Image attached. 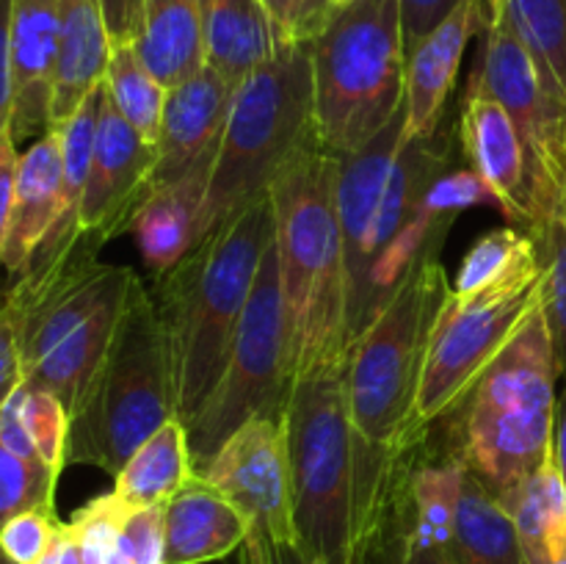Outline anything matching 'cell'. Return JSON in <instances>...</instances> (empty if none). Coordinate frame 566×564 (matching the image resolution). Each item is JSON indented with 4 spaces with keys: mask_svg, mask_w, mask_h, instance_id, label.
Instances as JSON below:
<instances>
[{
    "mask_svg": "<svg viewBox=\"0 0 566 564\" xmlns=\"http://www.w3.org/2000/svg\"><path fill=\"white\" fill-rule=\"evenodd\" d=\"M448 166L446 136L437 130L429 138H403V114L368 147L340 155L337 216L346 249L348 343L409 271L442 249L459 210L442 188Z\"/></svg>",
    "mask_w": 566,
    "mask_h": 564,
    "instance_id": "6da1fadb",
    "label": "cell"
},
{
    "mask_svg": "<svg viewBox=\"0 0 566 564\" xmlns=\"http://www.w3.org/2000/svg\"><path fill=\"white\" fill-rule=\"evenodd\" d=\"M448 288L440 252L426 254L346 348L343 385L354 429L357 540L365 562L390 503L396 459L418 440L415 398Z\"/></svg>",
    "mask_w": 566,
    "mask_h": 564,
    "instance_id": "7a4b0ae2",
    "label": "cell"
},
{
    "mask_svg": "<svg viewBox=\"0 0 566 564\" xmlns=\"http://www.w3.org/2000/svg\"><path fill=\"white\" fill-rule=\"evenodd\" d=\"M340 155L315 138L271 182L274 249L291 332L293 382L343 365L348 280L337 216Z\"/></svg>",
    "mask_w": 566,
    "mask_h": 564,
    "instance_id": "3957f363",
    "label": "cell"
},
{
    "mask_svg": "<svg viewBox=\"0 0 566 564\" xmlns=\"http://www.w3.org/2000/svg\"><path fill=\"white\" fill-rule=\"evenodd\" d=\"M274 241L271 197L210 230L158 274L155 304L169 343L177 418H193L219 385L265 249Z\"/></svg>",
    "mask_w": 566,
    "mask_h": 564,
    "instance_id": "277c9868",
    "label": "cell"
},
{
    "mask_svg": "<svg viewBox=\"0 0 566 564\" xmlns=\"http://www.w3.org/2000/svg\"><path fill=\"white\" fill-rule=\"evenodd\" d=\"M86 236L42 269H28L9 288L17 307L22 376L55 393L70 418L81 409L142 276L130 265L97 260Z\"/></svg>",
    "mask_w": 566,
    "mask_h": 564,
    "instance_id": "5b68a950",
    "label": "cell"
},
{
    "mask_svg": "<svg viewBox=\"0 0 566 564\" xmlns=\"http://www.w3.org/2000/svg\"><path fill=\"white\" fill-rule=\"evenodd\" d=\"M558 379L539 302L453 407V459L497 501L553 457Z\"/></svg>",
    "mask_w": 566,
    "mask_h": 564,
    "instance_id": "8992f818",
    "label": "cell"
},
{
    "mask_svg": "<svg viewBox=\"0 0 566 564\" xmlns=\"http://www.w3.org/2000/svg\"><path fill=\"white\" fill-rule=\"evenodd\" d=\"M315 136L329 153L368 147L407 100L398 0H340L310 42Z\"/></svg>",
    "mask_w": 566,
    "mask_h": 564,
    "instance_id": "52a82bcc",
    "label": "cell"
},
{
    "mask_svg": "<svg viewBox=\"0 0 566 564\" xmlns=\"http://www.w3.org/2000/svg\"><path fill=\"white\" fill-rule=\"evenodd\" d=\"M315 138L310 44H285L232 94L199 216V241L269 197L276 175Z\"/></svg>",
    "mask_w": 566,
    "mask_h": 564,
    "instance_id": "ba28073f",
    "label": "cell"
},
{
    "mask_svg": "<svg viewBox=\"0 0 566 564\" xmlns=\"http://www.w3.org/2000/svg\"><path fill=\"white\" fill-rule=\"evenodd\" d=\"M285 431L296 545L324 564H365L357 540L354 429L343 365L293 382Z\"/></svg>",
    "mask_w": 566,
    "mask_h": 564,
    "instance_id": "9c48e42d",
    "label": "cell"
},
{
    "mask_svg": "<svg viewBox=\"0 0 566 564\" xmlns=\"http://www.w3.org/2000/svg\"><path fill=\"white\" fill-rule=\"evenodd\" d=\"M171 418H177V398L169 343L155 296L138 280L114 343L72 418L70 462L116 476Z\"/></svg>",
    "mask_w": 566,
    "mask_h": 564,
    "instance_id": "30bf717a",
    "label": "cell"
},
{
    "mask_svg": "<svg viewBox=\"0 0 566 564\" xmlns=\"http://www.w3.org/2000/svg\"><path fill=\"white\" fill-rule=\"evenodd\" d=\"M545 263L536 249L497 280L475 291H451L437 313L426 346L423 374L415 398V429L448 418L542 302Z\"/></svg>",
    "mask_w": 566,
    "mask_h": 564,
    "instance_id": "8fae6325",
    "label": "cell"
},
{
    "mask_svg": "<svg viewBox=\"0 0 566 564\" xmlns=\"http://www.w3.org/2000/svg\"><path fill=\"white\" fill-rule=\"evenodd\" d=\"M293 387L291 332L280 285L274 241L265 249L252 296L238 324L219 385L186 424L193 468L213 459L221 442L258 415L282 418Z\"/></svg>",
    "mask_w": 566,
    "mask_h": 564,
    "instance_id": "7c38bea8",
    "label": "cell"
},
{
    "mask_svg": "<svg viewBox=\"0 0 566 564\" xmlns=\"http://www.w3.org/2000/svg\"><path fill=\"white\" fill-rule=\"evenodd\" d=\"M473 77L506 108L528 149L545 224L566 194V94L539 70L501 11L486 22Z\"/></svg>",
    "mask_w": 566,
    "mask_h": 564,
    "instance_id": "4fadbf2b",
    "label": "cell"
},
{
    "mask_svg": "<svg viewBox=\"0 0 566 564\" xmlns=\"http://www.w3.org/2000/svg\"><path fill=\"white\" fill-rule=\"evenodd\" d=\"M197 476L235 503L238 512L249 520V531L296 542L285 415H258L238 426Z\"/></svg>",
    "mask_w": 566,
    "mask_h": 564,
    "instance_id": "5bb4252c",
    "label": "cell"
},
{
    "mask_svg": "<svg viewBox=\"0 0 566 564\" xmlns=\"http://www.w3.org/2000/svg\"><path fill=\"white\" fill-rule=\"evenodd\" d=\"M153 171L155 147L116 111L103 81L77 232L103 247L114 236L130 230L136 210L153 194Z\"/></svg>",
    "mask_w": 566,
    "mask_h": 564,
    "instance_id": "9a60e30c",
    "label": "cell"
},
{
    "mask_svg": "<svg viewBox=\"0 0 566 564\" xmlns=\"http://www.w3.org/2000/svg\"><path fill=\"white\" fill-rule=\"evenodd\" d=\"M459 142L470 171L486 188L492 202L523 230H539V188L528 149L506 108L473 75L459 114Z\"/></svg>",
    "mask_w": 566,
    "mask_h": 564,
    "instance_id": "2e32d148",
    "label": "cell"
},
{
    "mask_svg": "<svg viewBox=\"0 0 566 564\" xmlns=\"http://www.w3.org/2000/svg\"><path fill=\"white\" fill-rule=\"evenodd\" d=\"M235 88L219 72L202 66L197 75L166 92L155 142L153 188L171 186L199 171H213Z\"/></svg>",
    "mask_w": 566,
    "mask_h": 564,
    "instance_id": "e0dca14e",
    "label": "cell"
},
{
    "mask_svg": "<svg viewBox=\"0 0 566 564\" xmlns=\"http://www.w3.org/2000/svg\"><path fill=\"white\" fill-rule=\"evenodd\" d=\"M481 0H462L440 28L429 33L407 59V100H403V138H429L440 127L442 108L457 86L462 55L475 33L486 31Z\"/></svg>",
    "mask_w": 566,
    "mask_h": 564,
    "instance_id": "ac0fdd59",
    "label": "cell"
},
{
    "mask_svg": "<svg viewBox=\"0 0 566 564\" xmlns=\"http://www.w3.org/2000/svg\"><path fill=\"white\" fill-rule=\"evenodd\" d=\"M59 64V0H14L11 9V72L14 111L11 133L17 144L50 130L53 83Z\"/></svg>",
    "mask_w": 566,
    "mask_h": 564,
    "instance_id": "d6986e66",
    "label": "cell"
},
{
    "mask_svg": "<svg viewBox=\"0 0 566 564\" xmlns=\"http://www.w3.org/2000/svg\"><path fill=\"white\" fill-rule=\"evenodd\" d=\"M247 536L249 520L202 476L164 503V564L219 562Z\"/></svg>",
    "mask_w": 566,
    "mask_h": 564,
    "instance_id": "ffe728a7",
    "label": "cell"
},
{
    "mask_svg": "<svg viewBox=\"0 0 566 564\" xmlns=\"http://www.w3.org/2000/svg\"><path fill=\"white\" fill-rule=\"evenodd\" d=\"M61 177H64V142H61V127H50L20 155L9 236L0 260L9 274L20 276L31 265L39 243L55 224L61 205Z\"/></svg>",
    "mask_w": 566,
    "mask_h": 564,
    "instance_id": "44dd1931",
    "label": "cell"
},
{
    "mask_svg": "<svg viewBox=\"0 0 566 564\" xmlns=\"http://www.w3.org/2000/svg\"><path fill=\"white\" fill-rule=\"evenodd\" d=\"M205 66L241 86L285 42L260 0H199Z\"/></svg>",
    "mask_w": 566,
    "mask_h": 564,
    "instance_id": "7402d4cb",
    "label": "cell"
},
{
    "mask_svg": "<svg viewBox=\"0 0 566 564\" xmlns=\"http://www.w3.org/2000/svg\"><path fill=\"white\" fill-rule=\"evenodd\" d=\"M111 36L99 0H59V64L50 127H61L105 81Z\"/></svg>",
    "mask_w": 566,
    "mask_h": 564,
    "instance_id": "603a6c76",
    "label": "cell"
},
{
    "mask_svg": "<svg viewBox=\"0 0 566 564\" xmlns=\"http://www.w3.org/2000/svg\"><path fill=\"white\" fill-rule=\"evenodd\" d=\"M210 171L182 177L171 186L153 188L130 221L142 258L155 274H164L180 263L199 241V216H202L205 191Z\"/></svg>",
    "mask_w": 566,
    "mask_h": 564,
    "instance_id": "cb8c5ba5",
    "label": "cell"
},
{
    "mask_svg": "<svg viewBox=\"0 0 566 564\" xmlns=\"http://www.w3.org/2000/svg\"><path fill=\"white\" fill-rule=\"evenodd\" d=\"M136 53L166 88L197 75L205 66L199 0H144Z\"/></svg>",
    "mask_w": 566,
    "mask_h": 564,
    "instance_id": "d4e9b609",
    "label": "cell"
},
{
    "mask_svg": "<svg viewBox=\"0 0 566 564\" xmlns=\"http://www.w3.org/2000/svg\"><path fill=\"white\" fill-rule=\"evenodd\" d=\"M197 476L188 429L180 418H171L133 451L114 476V492L133 509L164 506Z\"/></svg>",
    "mask_w": 566,
    "mask_h": 564,
    "instance_id": "484cf974",
    "label": "cell"
},
{
    "mask_svg": "<svg viewBox=\"0 0 566 564\" xmlns=\"http://www.w3.org/2000/svg\"><path fill=\"white\" fill-rule=\"evenodd\" d=\"M451 545L459 564H528L512 514L468 470L453 514Z\"/></svg>",
    "mask_w": 566,
    "mask_h": 564,
    "instance_id": "4316f807",
    "label": "cell"
},
{
    "mask_svg": "<svg viewBox=\"0 0 566 564\" xmlns=\"http://www.w3.org/2000/svg\"><path fill=\"white\" fill-rule=\"evenodd\" d=\"M105 86H108L116 111L136 127L144 142H149L155 147L160 133L166 92L169 88L144 66L142 55L136 53V44H111Z\"/></svg>",
    "mask_w": 566,
    "mask_h": 564,
    "instance_id": "83f0119b",
    "label": "cell"
},
{
    "mask_svg": "<svg viewBox=\"0 0 566 564\" xmlns=\"http://www.w3.org/2000/svg\"><path fill=\"white\" fill-rule=\"evenodd\" d=\"M497 11L539 70L566 94V0H501Z\"/></svg>",
    "mask_w": 566,
    "mask_h": 564,
    "instance_id": "f1b7e54d",
    "label": "cell"
},
{
    "mask_svg": "<svg viewBox=\"0 0 566 564\" xmlns=\"http://www.w3.org/2000/svg\"><path fill=\"white\" fill-rule=\"evenodd\" d=\"M545 263V285H542V310L553 337L558 374L566 379V194L551 219L534 232Z\"/></svg>",
    "mask_w": 566,
    "mask_h": 564,
    "instance_id": "f546056e",
    "label": "cell"
},
{
    "mask_svg": "<svg viewBox=\"0 0 566 564\" xmlns=\"http://www.w3.org/2000/svg\"><path fill=\"white\" fill-rule=\"evenodd\" d=\"M17 409H20L22 426L36 448L39 459L48 464L53 473L61 476V470L70 464V429L72 418L66 412L64 401L55 393L44 387L31 385L22 379V385L14 393Z\"/></svg>",
    "mask_w": 566,
    "mask_h": 564,
    "instance_id": "4dcf8cb0",
    "label": "cell"
},
{
    "mask_svg": "<svg viewBox=\"0 0 566 564\" xmlns=\"http://www.w3.org/2000/svg\"><path fill=\"white\" fill-rule=\"evenodd\" d=\"M59 473L0 442V525L28 509H55Z\"/></svg>",
    "mask_w": 566,
    "mask_h": 564,
    "instance_id": "1f68e13d",
    "label": "cell"
},
{
    "mask_svg": "<svg viewBox=\"0 0 566 564\" xmlns=\"http://www.w3.org/2000/svg\"><path fill=\"white\" fill-rule=\"evenodd\" d=\"M59 529L55 509H28L0 525V551L14 564H36L53 545Z\"/></svg>",
    "mask_w": 566,
    "mask_h": 564,
    "instance_id": "d6a6232c",
    "label": "cell"
},
{
    "mask_svg": "<svg viewBox=\"0 0 566 564\" xmlns=\"http://www.w3.org/2000/svg\"><path fill=\"white\" fill-rule=\"evenodd\" d=\"M260 3L274 20L282 42L310 44L324 31L340 0H260Z\"/></svg>",
    "mask_w": 566,
    "mask_h": 564,
    "instance_id": "836d02e7",
    "label": "cell"
},
{
    "mask_svg": "<svg viewBox=\"0 0 566 564\" xmlns=\"http://www.w3.org/2000/svg\"><path fill=\"white\" fill-rule=\"evenodd\" d=\"M116 545L133 564H164V506L130 509Z\"/></svg>",
    "mask_w": 566,
    "mask_h": 564,
    "instance_id": "e575fe53",
    "label": "cell"
},
{
    "mask_svg": "<svg viewBox=\"0 0 566 564\" xmlns=\"http://www.w3.org/2000/svg\"><path fill=\"white\" fill-rule=\"evenodd\" d=\"M20 332H17V307L9 288H0V409L11 393L22 385Z\"/></svg>",
    "mask_w": 566,
    "mask_h": 564,
    "instance_id": "d590c367",
    "label": "cell"
},
{
    "mask_svg": "<svg viewBox=\"0 0 566 564\" xmlns=\"http://www.w3.org/2000/svg\"><path fill=\"white\" fill-rule=\"evenodd\" d=\"M459 3L462 0H398L403 53H407V59L434 28H440L457 11Z\"/></svg>",
    "mask_w": 566,
    "mask_h": 564,
    "instance_id": "8d00e7d4",
    "label": "cell"
},
{
    "mask_svg": "<svg viewBox=\"0 0 566 564\" xmlns=\"http://www.w3.org/2000/svg\"><path fill=\"white\" fill-rule=\"evenodd\" d=\"M453 536L420 529V525L401 523L398 531L396 564H459L453 556Z\"/></svg>",
    "mask_w": 566,
    "mask_h": 564,
    "instance_id": "74e56055",
    "label": "cell"
},
{
    "mask_svg": "<svg viewBox=\"0 0 566 564\" xmlns=\"http://www.w3.org/2000/svg\"><path fill=\"white\" fill-rule=\"evenodd\" d=\"M238 564H324L304 553L296 542L271 540V536L249 531L247 542L238 547Z\"/></svg>",
    "mask_w": 566,
    "mask_h": 564,
    "instance_id": "f35d334b",
    "label": "cell"
},
{
    "mask_svg": "<svg viewBox=\"0 0 566 564\" xmlns=\"http://www.w3.org/2000/svg\"><path fill=\"white\" fill-rule=\"evenodd\" d=\"M17 169H20V153L11 127L0 130V260H3L6 236H9L11 205H14Z\"/></svg>",
    "mask_w": 566,
    "mask_h": 564,
    "instance_id": "ab89813d",
    "label": "cell"
},
{
    "mask_svg": "<svg viewBox=\"0 0 566 564\" xmlns=\"http://www.w3.org/2000/svg\"><path fill=\"white\" fill-rule=\"evenodd\" d=\"M11 9H14V0H0V130L11 127V111H14V72H11Z\"/></svg>",
    "mask_w": 566,
    "mask_h": 564,
    "instance_id": "60d3db41",
    "label": "cell"
},
{
    "mask_svg": "<svg viewBox=\"0 0 566 564\" xmlns=\"http://www.w3.org/2000/svg\"><path fill=\"white\" fill-rule=\"evenodd\" d=\"M99 9H103L111 44H136L142 33L144 0H99Z\"/></svg>",
    "mask_w": 566,
    "mask_h": 564,
    "instance_id": "b9f144b4",
    "label": "cell"
},
{
    "mask_svg": "<svg viewBox=\"0 0 566 564\" xmlns=\"http://www.w3.org/2000/svg\"><path fill=\"white\" fill-rule=\"evenodd\" d=\"M36 564H92V562L86 558V553H83L81 542L75 540V534L70 531V525L61 523L53 545L48 547V553H44Z\"/></svg>",
    "mask_w": 566,
    "mask_h": 564,
    "instance_id": "7bdbcfd3",
    "label": "cell"
},
{
    "mask_svg": "<svg viewBox=\"0 0 566 564\" xmlns=\"http://www.w3.org/2000/svg\"><path fill=\"white\" fill-rule=\"evenodd\" d=\"M528 564H566V518L528 556Z\"/></svg>",
    "mask_w": 566,
    "mask_h": 564,
    "instance_id": "ee69618b",
    "label": "cell"
},
{
    "mask_svg": "<svg viewBox=\"0 0 566 564\" xmlns=\"http://www.w3.org/2000/svg\"><path fill=\"white\" fill-rule=\"evenodd\" d=\"M553 459L566 484V379L556 401V424H553Z\"/></svg>",
    "mask_w": 566,
    "mask_h": 564,
    "instance_id": "f6af8a7d",
    "label": "cell"
},
{
    "mask_svg": "<svg viewBox=\"0 0 566 564\" xmlns=\"http://www.w3.org/2000/svg\"><path fill=\"white\" fill-rule=\"evenodd\" d=\"M103 564H133V562H130V556H127V553L122 551L119 545H116L114 551H111L108 556H105V562H103Z\"/></svg>",
    "mask_w": 566,
    "mask_h": 564,
    "instance_id": "bcb514c9",
    "label": "cell"
},
{
    "mask_svg": "<svg viewBox=\"0 0 566 564\" xmlns=\"http://www.w3.org/2000/svg\"><path fill=\"white\" fill-rule=\"evenodd\" d=\"M481 3H484L486 17H490V20L497 14V9H501V0H481Z\"/></svg>",
    "mask_w": 566,
    "mask_h": 564,
    "instance_id": "7dc6e473",
    "label": "cell"
},
{
    "mask_svg": "<svg viewBox=\"0 0 566 564\" xmlns=\"http://www.w3.org/2000/svg\"><path fill=\"white\" fill-rule=\"evenodd\" d=\"M0 564H14V562H11V558H9V556H6V553H3V551H0Z\"/></svg>",
    "mask_w": 566,
    "mask_h": 564,
    "instance_id": "c3c4849f",
    "label": "cell"
}]
</instances>
